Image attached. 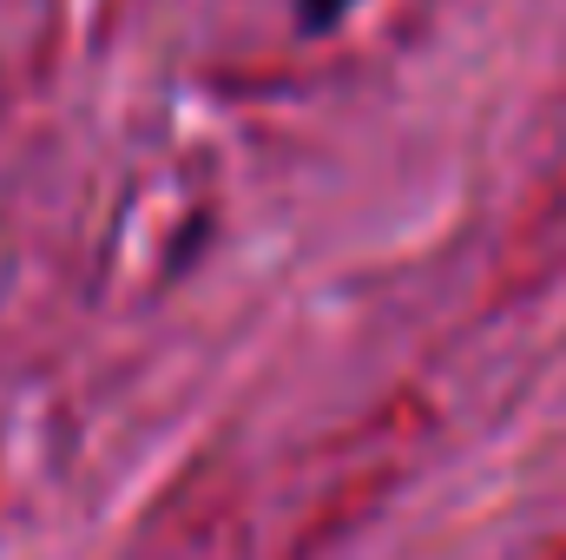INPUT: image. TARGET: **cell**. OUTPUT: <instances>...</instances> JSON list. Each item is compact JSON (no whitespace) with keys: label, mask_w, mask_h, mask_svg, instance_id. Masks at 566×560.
<instances>
[{"label":"cell","mask_w":566,"mask_h":560,"mask_svg":"<svg viewBox=\"0 0 566 560\" xmlns=\"http://www.w3.org/2000/svg\"><path fill=\"white\" fill-rule=\"evenodd\" d=\"M343 7H349V0H303V20H310V27H329V13H343Z\"/></svg>","instance_id":"obj_1"}]
</instances>
